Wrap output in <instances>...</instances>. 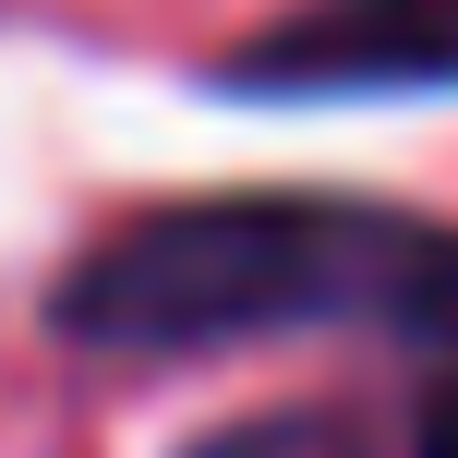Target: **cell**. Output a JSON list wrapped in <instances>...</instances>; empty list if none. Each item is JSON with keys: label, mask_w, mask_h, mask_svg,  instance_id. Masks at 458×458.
<instances>
[{"label": "cell", "mask_w": 458, "mask_h": 458, "mask_svg": "<svg viewBox=\"0 0 458 458\" xmlns=\"http://www.w3.org/2000/svg\"><path fill=\"white\" fill-rule=\"evenodd\" d=\"M422 217L338 206V193H206L157 206L48 290L72 350H229L326 314H398Z\"/></svg>", "instance_id": "6da1fadb"}, {"label": "cell", "mask_w": 458, "mask_h": 458, "mask_svg": "<svg viewBox=\"0 0 458 458\" xmlns=\"http://www.w3.org/2000/svg\"><path fill=\"white\" fill-rule=\"evenodd\" d=\"M193 458H374V435L350 411H266V422H229Z\"/></svg>", "instance_id": "3957f363"}, {"label": "cell", "mask_w": 458, "mask_h": 458, "mask_svg": "<svg viewBox=\"0 0 458 458\" xmlns=\"http://www.w3.org/2000/svg\"><path fill=\"white\" fill-rule=\"evenodd\" d=\"M229 97H435L458 85V0H301L217 61Z\"/></svg>", "instance_id": "7a4b0ae2"}, {"label": "cell", "mask_w": 458, "mask_h": 458, "mask_svg": "<svg viewBox=\"0 0 458 458\" xmlns=\"http://www.w3.org/2000/svg\"><path fill=\"white\" fill-rule=\"evenodd\" d=\"M411 458H458V374H435V398H422V446Z\"/></svg>", "instance_id": "5b68a950"}, {"label": "cell", "mask_w": 458, "mask_h": 458, "mask_svg": "<svg viewBox=\"0 0 458 458\" xmlns=\"http://www.w3.org/2000/svg\"><path fill=\"white\" fill-rule=\"evenodd\" d=\"M398 338H422V350H458V229H422V253H411V277H398Z\"/></svg>", "instance_id": "277c9868"}]
</instances>
